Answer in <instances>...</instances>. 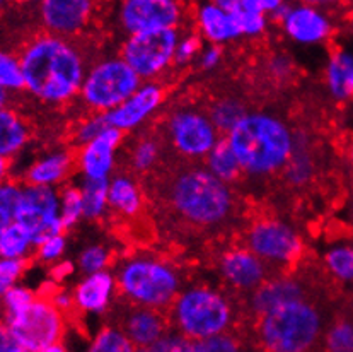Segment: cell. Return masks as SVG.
<instances>
[{"mask_svg":"<svg viewBox=\"0 0 353 352\" xmlns=\"http://www.w3.org/2000/svg\"><path fill=\"white\" fill-rule=\"evenodd\" d=\"M24 89L46 105H63L81 95L85 66L81 52L67 38L43 33L19 53Z\"/></svg>","mask_w":353,"mask_h":352,"instance_id":"cell-1","label":"cell"},{"mask_svg":"<svg viewBox=\"0 0 353 352\" xmlns=\"http://www.w3.org/2000/svg\"><path fill=\"white\" fill-rule=\"evenodd\" d=\"M225 139L243 171L250 176H270L282 171L295 147V134L289 125L263 111L248 113Z\"/></svg>","mask_w":353,"mask_h":352,"instance_id":"cell-2","label":"cell"},{"mask_svg":"<svg viewBox=\"0 0 353 352\" xmlns=\"http://www.w3.org/2000/svg\"><path fill=\"white\" fill-rule=\"evenodd\" d=\"M169 204L186 222L200 228L222 224L234 209L232 190L205 168H188L169 185Z\"/></svg>","mask_w":353,"mask_h":352,"instance_id":"cell-3","label":"cell"},{"mask_svg":"<svg viewBox=\"0 0 353 352\" xmlns=\"http://www.w3.org/2000/svg\"><path fill=\"white\" fill-rule=\"evenodd\" d=\"M117 286L133 306L162 311L181 293V279L169 262L152 255H133L120 264Z\"/></svg>","mask_w":353,"mask_h":352,"instance_id":"cell-4","label":"cell"},{"mask_svg":"<svg viewBox=\"0 0 353 352\" xmlns=\"http://www.w3.org/2000/svg\"><path fill=\"white\" fill-rule=\"evenodd\" d=\"M169 318L176 333L186 340L201 342L229 333L234 311L230 301L221 291L208 286H192L176 297Z\"/></svg>","mask_w":353,"mask_h":352,"instance_id":"cell-5","label":"cell"},{"mask_svg":"<svg viewBox=\"0 0 353 352\" xmlns=\"http://www.w3.org/2000/svg\"><path fill=\"white\" fill-rule=\"evenodd\" d=\"M258 342L263 352H311L323 332L321 313L305 300L259 317Z\"/></svg>","mask_w":353,"mask_h":352,"instance_id":"cell-6","label":"cell"},{"mask_svg":"<svg viewBox=\"0 0 353 352\" xmlns=\"http://www.w3.org/2000/svg\"><path fill=\"white\" fill-rule=\"evenodd\" d=\"M143 84L121 57L99 60L88 72L81 88L84 105L94 113H110Z\"/></svg>","mask_w":353,"mask_h":352,"instance_id":"cell-7","label":"cell"},{"mask_svg":"<svg viewBox=\"0 0 353 352\" xmlns=\"http://www.w3.org/2000/svg\"><path fill=\"white\" fill-rule=\"evenodd\" d=\"M14 339L26 352H39L55 344H62L65 335V313L50 297L38 296L34 303L16 317L3 318Z\"/></svg>","mask_w":353,"mask_h":352,"instance_id":"cell-8","label":"cell"},{"mask_svg":"<svg viewBox=\"0 0 353 352\" xmlns=\"http://www.w3.org/2000/svg\"><path fill=\"white\" fill-rule=\"evenodd\" d=\"M178 41V30L132 35L125 39L120 57L143 82H150L174 63Z\"/></svg>","mask_w":353,"mask_h":352,"instance_id":"cell-9","label":"cell"},{"mask_svg":"<svg viewBox=\"0 0 353 352\" xmlns=\"http://www.w3.org/2000/svg\"><path fill=\"white\" fill-rule=\"evenodd\" d=\"M16 222L31 235L34 245L63 233L60 219V190L50 186L23 185Z\"/></svg>","mask_w":353,"mask_h":352,"instance_id":"cell-10","label":"cell"},{"mask_svg":"<svg viewBox=\"0 0 353 352\" xmlns=\"http://www.w3.org/2000/svg\"><path fill=\"white\" fill-rule=\"evenodd\" d=\"M250 248L266 265H292L302 257L304 243L301 235L287 222L279 219H261L246 235Z\"/></svg>","mask_w":353,"mask_h":352,"instance_id":"cell-11","label":"cell"},{"mask_svg":"<svg viewBox=\"0 0 353 352\" xmlns=\"http://www.w3.org/2000/svg\"><path fill=\"white\" fill-rule=\"evenodd\" d=\"M168 135L172 147L192 159L207 157L222 139L208 115L196 110L174 111L168 121Z\"/></svg>","mask_w":353,"mask_h":352,"instance_id":"cell-12","label":"cell"},{"mask_svg":"<svg viewBox=\"0 0 353 352\" xmlns=\"http://www.w3.org/2000/svg\"><path fill=\"white\" fill-rule=\"evenodd\" d=\"M183 9L174 0H125L120 6V24L127 33L178 30Z\"/></svg>","mask_w":353,"mask_h":352,"instance_id":"cell-13","label":"cell"},{"mask_svg":"<svg viewBox=\"0 0 353 352\" xmlns=\"http://www.w3.org/2000/svg\"><path fill=\"white\" fill-rule=\"evenodd\" d=\"M162 101H164V89L156 82H143L123 105L104 117L110 127L117 128L121 134H127L149 120L159 110Z\"/></svg>","mask_w":353,"mask_h":352,"instance_id":"cell-14","label":"cell"},{"mask_svg":"<svg viewBox=\"0 0 353 352\" xmlns=\"http://www.w3.org/2000/svg\"><path fill=\"white\" fill-rule=\"evenodd\" d=\"M92 7L89 0H45L39 6V17L46 33L67 38L88 26Z\"/></svg>","mask_w":353,"mask_h":352,"instance_id":"cell-15","label":"cell"},{"mask_svg":"<svg viewBox=\"0 0 353 352\" xmlns=\"http://www.w3.org/2000/svg\"><path fill=\"white\" fill-rule=\"evenodd\" d=\"M123 141V134L113 127H108L99 137L81 147L79 170L84 179L108 182L117 166V150Z\"/></svg>","mask_w":353,"mask_h":352,"instance_id":"cell-16","label":"cell"},{"mask_svg":"<svg viewBox=\"0 0 353 352\" xmlns=\"http://www.w3.org/2000/svg\"><path fill=\"white\" fill-rule=\"evenodd\" d=\"M219 271L222 279L234 289L254 291L266 281L268 265L250 248H232L221 257Z\"/></svg>","mask_w":353,"mask_h":352,"instance_id":"cell-17","label":"cell"},{"mask_svg":"<svg viewBox=\"0 0 353 352\" xmlns=\"http://www.w3.org/2000/svg\"><path fill=\"white\" fill-rule=\"evenodd\" d=\"M282 28L290 39L301 45H318L331 35V21L314 6H290L282 19Z\"/></svg>","mask_w":353,"mask_h":352,"instance_id":"cell-18","label":"cell"},{"mask_svg":"<svg viewBox=\"0 0 353 352\" xmlns=\"http://www.w3.org/2000/svg\"><path fill=\"white\" fill-rule=\"evenodd\" d=\"M118 329L128 337L137 349H145L168 335V318L159 310L133 306L125 311Z\"/></svg>","mask_w":353,"mask_h":352,"instance_id":"cell-19","label":"cell"},{"mask_svg":"<svg viewBox=\"0 0 353 352\" xmlns=\"http://www.w3.org/2000/svg\"><path fill=\"white\" fill-rule=\"evenodd\" d=\"M118 291L117 277L110 271L84 275L72 291L74 304L77 310L88 315H101L111 306L114 293Z\"/></svg>","mask_w":353,"mask_h":352,"instance_id":"cell-20","label":"cell"},{"mask_svg":"<svg viewBox=\"0 0 353 352\" xmlns=\"http://www.w3.org/2000/svg\"><path fill=\"white\" fill-rule=\"evenodd\" d=\"M305 300L304 287L294 277L266 279L258 289L251 294V308L258 317L270 313L273 310Z\"/></svg>","mask_w":353,"mask_h":352,"instance_id":"cell-21","label":"cell"},{"mask_svg":"<svg viewBox=\"0 0 353 352\" xmlns=\"http://www.w3.org/2000/svg\"><path fill=\"white\" fill-rule=\"evenodd\" d=\"M196 28L201 39L208 45H224L241 38L236 21L219 2L201 3L196 10Z\"/></svg>","mask_w":353,"mask_h":352,"instance_id":"cell-22","label":"cell"},{"mask_svg":"<svg viewBox=\"0 0 353 352\" xmlns=\"http://www.w3.org/2000/svg\"><path fill=\"white\" fill-rule=\"evenodd\" d=\"M72 170V157L70 154L63 153H50L45 156L32 161L30 168L24 175V185L32 186H50L57 188L62 185Z\"/></svg>","mask_w":353,"mask_h":352,"instance_id":"cell-23","label":"cell"},{"mask_svg":"<svg viewBox=\"0 0 353 352\" xmlns=\"http://www.w3.org/2000/svg\"><path fill=\"white\" fill-rule=\"evenodd\" d=\"M31 139V130L23 115L12 108L0 110V157L10 161L16 157Z\"/></svg>","mask_w":353,"mask_h":352,"instance_id":"cell-24","label":"cell"},{"mask_svg":"<svg viewBox=\"0 0 353 352\" xmlns=\"http://www.w3.org/2000/svg\"><path fill=\"white\" fill-rule=\"evenodd\" d=\"M219 3L232 16L243 36L265 33L270 16L263 9L261 0H219Z\"/></svg>","mask_w":353,"mask_h":352,"instance_id":"cell-25","label":"cell"},{"mask_svg":"<svg viewBox=\"0 0 353 352\" xmlns=\"http://www.w3.org/2000/svg\"><path fill=\"white\" fill-rule=\"evenodd\" d=\"M108 202H110V209L127 217H133L143 206L142 190L130 176L114 175L108 183Z\"/></svg>","mask_w":353,"mask_h":352,"instance_id":"cell-26","label":"cell"},{"mask_svg":"<svg viewBox=\"0 0 353 352\" xmlns=\"http://www.w3.org/2000/svg\"><path fill=\"white\" fill-rule=\"evenodd\" d=\"M326 86L338 101L353 98V53L347 50L333 53L326 67Z\"/></svg>","mask_w":353,"mask_h":352,"instance_id":"cell-27","label":"cell"},{"mask_svg":"<svg viewBox=\"0 0 353 352\" xmlns=\"http://www.w3.org/2000/svg\"><path fill=\"white\" fill-rule=\"evenodd\" d=\"M205 170L210 171L215 178L227 183V185L239 179V176L244 173L225 137H222L217 142V146L210 150V154L205 157Z\"/></svg>","mask_w":353,"mask_h":352,"instance_id":"cell-28","label":"cell"},{"mask_svg":"<svg viewBox=\"0 0 353 352\" xmlns=\"http://www.w3.org/2000/svg\"><path fill=\"white\" fill-rule=\"evenodd\" d=\"M34 242L21 224L14 222L0 235V258L28 260L34 253Z\"/></svg>","mask_w":353,"mask_h":352,"instance_id":"cell-29","label":"cell"},{"mask_svg":"<svg viewBox=\"0 0 353 352\" xmlns=\"http://www.w3.org/2000/svg\"><path fill=\"white\" fill-rule=\"evenodd\" d=\"M283 173H285L287 182L295 186L307 183L312 173H314V161H312L311 154H309L304 135L295 134L294 153H292L289 163L283 168Z\"/></svg>","mask_w":353,"mask_h":352,"instance_id":"cell-30","label":"cell"},{"mask_svg":"<svg viewBox=\"0 0 353 352\" xmlns=\"http://www.w3.org/2000/svg\"><path fill=\"white\" fill-rule=\"evenodd\" d=\"M246 115V108H244V105L239 99L224 98L219 99V101H215L214 105H212L208 118H210L212 124L215 125L219 134L227 135L239 125V121L243 120Z\"/></svg>","mask_w":353,"mask_h":352,"instance_id":"cell-31","label":"cell"},{"mask_svg":"<svg viewBox=\"0 0 353 352\" xmlns=\"http://www.w3.org/2000/svg\"><path fill=\"white\" fill-rule=\"evenodd\" d=\"M108 182H94V179H82L81 192L84 202L85 219H101L110 209L108 202Z\"/></svg>","mask_w":353,"mask_h":352,"instance_id":"cell-32","label":"cell"},{"mask_svg":"<svg viewBox=\"0 0 353 352\" xmlns=\"http://www.w3.org/2000/svg\"><path fill=\"white\" fill-rule=\"evenodd\" d=\"M84 352H137V347L118 326H103Z\"/></svg>","mask_w":353,"mask_h":352,"instance_id":"cell-33","label":"cell"},{"mask_svg":"<svg viewBox=\"0 0 353 352\" xmlns=\"http://www.w3.org/2000/svg\"><path fill=\"white\" fill-rule=\"evenodd\" d=\"M60 219L63 231L84 219V202H82L81 186L65 185L60 188Z\"/></svg>","mask_w":353,"mask_h":352,"instance_id":"cell-34","label":"cell"},{"mask_svg":"<svg viewBox=\"0 0 353 352\" xmlns=\"http://www.w3.org/2000/svg\"><path fill=\"white\" fill-rule=\"evenodd\" d=\"M0 89L9 95L24 89V74L19 57L2 48H0Z\"/></svg>","mask_w":353,"mask_h":352,"instance_id":"cell-35","label":"cell"},{"mask_svg":"<svg viewBox=\"0 0 353 352\" xmlns=\"http://www.w3.org/2000/svg\"><path fill=\"white\" fill-rule=\"evenodd\" d=\"M324 264L340 281H353V246H331L324 255Z\"/></svg>","mask_w":353,"mask_h":352,"instance_id":"cell-36","label":"cell"},{"mask_svg":"<svg viewBox=\"0 0 353 352\" xmlns=\"http://www.w3.org/2000/svg\"><path fill=\"white\" fill-rule=\"evenodd\" d=\"M21 188H23V186L10 182V179L0 185V235H2L10 224L16 222V212L17 206H19Z\"/></svg>","mask_w":353,"mask_h":352,"instance_id":"cell-37","label":"cell"},{"mask_svg":"<svg viewBox=\"0 0 353 352\" xmlns=\"http://www.w3.org/2000/svg\"><path fill=\"white\" fill-rule=\"evenodd\" d=\"M111 262V253L106 246L91 245L85 246L84 250L79 253L77 267L84 275L97 274V272L108 271Z\"/></svg>","mask_w":353,"mask_h":352,"instance_id":"cell-38","label":"cell"},{"mask_svg":"<svg viewBox=\"0 0 353 352\" xmlns=\"http://www.w3.org/2000/svg\"><path fill=\"white\" fill-rule=\"evenodd\" d=\"M183 352H244L241 340L232 333H222V335L212 337V339L193 342L185 340Z\"/></svg>","mask_w":353,"mask_h":352,"instance_id":"cell-39","label":"cell"},{"mask_svg":"<svg viewBox=\"0 0 353 352\" xmlns=\"http://www.w3.org/2000/svg\"><path fill=\"white\" fill-rule=\"evenodd\" d=\"M36 294L32 293L30 287L26 286H14L0 297L2 301V306H3V313H6V318L10 317H16V315L23 313L24 310L31 306L32 303L36 301Z\"/></svg>","mask_w":353,"mask_h":352,"instance_id":"cell-40","label":"cell"},{"mask_svg":"<svg viewBox=\"0 0 353 352\" xmlns=\"http://www.w3.org/2000/svg\"><path fill=\"white\" fill-rule=\"evenodd\" d=\"M326 352H353V323L338 322L324 335Z\"/></svg>","mask_w":353,"mask_h":352,"instance_id":"cell-41","label":"cell"},{"mask_svg":"<svg viewBox=\"0 0 353 352\" xmlns=\"http://www.w3.org/2000/svg\"><path fill=\"white\" fill-rule=\"evenodd\" d=\"M132 166L133 170L140 171H149L156 166L159 161V144L152 139H142L140 142L135 144L132 150Z\"/></svg>","mask_w":353,"mask_h":352,"instance_id":"cell-42","label":"cell"},{"mask_svg":"<svg viewBox=\"0 0 353 352\" xmlns=\"http://www.w3.org/2000/svg\"><path fill=\"white\" fill-rule=\"evenodd\" d=\"M65 251H67V238H65L63 233H60V235L50 236V238L43 239L39 245H36L34 257L41 264L55 265L62 262Z\"/></svg>","mask_w":353,"mask_h":352,"instance_id":"cell-43","label":"cell"},{"mask_svg":"<svg viewBox=\"0 0 353 352\" xmlns=\"http://www.w3.org/2000/svg\"><path fill=\"white\" fill-rule=\"evenodd\" d=\"M110 127L106 121V117L103 113H92L91 117H88L85 120H82L81 124L75 128V142L79 146H85V144L92 142L94 139L99 137L106 128Z\"/></svg>","mask_w":353,"mask_h":352,"instance_id":"cell-44","label":"cell"},{"mask_svg":"<svg viewBox=\"0 0 353 352\" xmlns=\"http://www.w3.org/2000/svg\"><path fill=\"white\" fill-rule=\"evenodd\" d=\"M28 268V260H10V258H0V297L10 289L17 286V281L24 275Z\"/></svg>","mask_w":353,"mask_h":352,"instance_id":"cell-45","label":"cell"},{"mask_svg":"<svg viewBox=\"0 0 353 352\" xmlns=\"http://www.w3.org/2000/svg\"><path fill=\"white\" fill-rule=\"evenodd\" d=\"M201 50V38L198 33H188L185 36H179L178 46H176L174 63L178 66H188L196 57H200Z\"/></svg>","mask_w":353,"mask_h":352,"instance_id":"cell-46","label":"cell"},{"mask_svg":"<svg viewBox=\"0 0 353 352\" xmlns=\"http://www.w3.org/2000/svg\"><path fill=\"white\" fill-rule=\"evenodd\" d=\"M185 340V337H181L179 333L169 332L168 335L162 337L156 344L145 347V349H137V352H183Z\"/></svg>","mask_w":353,"mask_h":352,"instance_id":"cell-47","label":"cell"},{"mask_svg":"<svg viewBox=\"0 0 353 352\" xmlns=\"http://www.w3.org/2000/svg\"><path fill=\"white\" fill-rule=\"evenodd\" d=\"M222 48L217 45H208L207 48L201 50L200 57H198V63L203 70H212L221 63L222 60Z\"/></svg>","mask_w":353,"mask_h":352,"instance_id":"cell-48","label":"cell"},{"mask_svg":"<svg viewBox=\"0 0 353 352\" xmlns=\"http://www.w3.org/2000/svg\"><path fill=\"white\" fill-rule=\"evenodd\" d=\"M0 352H26L14 339L12 332L3 320H0Z\"/></svg>","mask_w":353,"mask_h":352,"instance_id":"cell-49","label":"cell"},{"mask_svg":"<svg viewBox=\"0 0 353 352\" xmlns=\"http://www.w3.org/2000/svg\"><path fill=\"white\" fill-rule=\"evenodd\" d=\"M48 297L52 300V303L55 304L60 311H62V313H67V311H70L72 308H75L74 294L68 293V291H65V289L55 291V293Z\"/></svg>","mask_w":353,"mask_h":352,"instance_id":"cell-50","label":"cell"},{"mask_svg":"<svg viewBox=\"0 0 353 352\" xmlns=\"http://www.w3.org/2000/svg\"><path fill=\"white\" fill-rule=\"evenodd\" d=\"M74 265L70 264V262H59V264H55L53 265V268H52V275L53 277L57 279V281H65V279L67 277H70L72 274H74Z\"/></svg>","mask_w":353,"mask_h":352,"instance_id":"cell-51","label":"cell"},{"mask_svg":"<svg viewBox=\"0 0 353 352\" xmlns=\"http://www.w3.org/2000/svg\"><path fill=\"white\" fill-rule=\"evenodd\" d=\"M290 70L292 66L285 57H279V59H275L272 62V72L276 77H285V75L290 74Z\"/></svg>","mask_w":353,"mask_h":352,"instance_id":"cell-52","label":"cell"},{"mask_svg":"<svg viewBox=\"0 0 353 352\" xmlns=\"http://www.w3.org/2000/svg\"><path fill=\"white\" fill-rule=\"evenodd\" d=\"M9 161L3 159V157H0V185L6 182H9Z\"/></svg>","mask_w":353,"mask_h":352,"instance_id":"cell-53","label":"cell"},{"mask_svg":"<svg viewBox=\"0 0 353 352\" xmlns=\"http://www.w3.org/2000/svg\"><path fill=\"white\" fill-rule=\"evenodd\" d=\"M9 99H10L9 92H6L0 89V110H3V108L9 106Z\"/></svg>","mask_w":353,"mask_h":352,"instance_id":"cell-54","label":"cell"},{"mask_svg":"<svg viewBox=\"0 0 353 352\" xmlns=\"http://www.w3.org/2000/svg\"><path fill=\"white\" fill-rule=\"evenodd\" d=\"M39 352H68V349L63 346V344H55V346L46 347V349H43V351H39Z\"/></svg>","mask_w":353,"mask_h":352,"instance_id":"cell-55","label":"cell"},{"mask_svg":"<svg viewBox=\"0 0 353 352\" xmlns=\"http://www.w3.org/2000/svg\"><path fill=\"white\" fill-rule=\"evenodd\" d=\"M348 157H350V164H352V168H353V141L350 144V149H348Z\"/></svg>","mask_w":353,"mask_h":352,"instance_id":"cell-56","label":"cell"},{"mask_svg":"<svg viewBox=\"0 0 353 352\" xmlns=\"http://www.w3.org/2000/svg\"><path fill=\"white\" fill-rule=\"evenodd\" d=\"M248 352H263L261 349H256V351H248Z\"/></svg>","mask_w":353,"mask_h":352,"instance_id":"cell-57","label":"cell"},{"mask_svg":"<svg viewBox=\"0 0 353 352\" xmlns=\"http://www.w3.org/2000/svg\"><path fill=\"white\" fill-rule=\"evenodd\" d=\"M350 24H352V30H353V17H352V23Z\"/></svg>","mask_w":353,"mask_h":352,"instance_id":"cell-58","label":"cell"}]
</instances>
